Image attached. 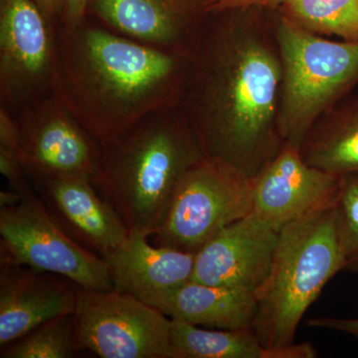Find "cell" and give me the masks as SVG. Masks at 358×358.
<instances>
[{
	"label": "cell",
	"mask_w": 358,
	"mask_h": 358,
	"mask_svg": "<svg viewBox=\"0 0 358 358\" xmlns=\"http://www.w3.org/2000/svg\"><path fill=\"white\" fill-rule=\"evenodd\" d=\"M341 183V178L310 166L300 148L284 141L274 159L252 178L253 211L280 231L336 201Z\"/></svg>",
	"instance_id": "cell-13"
},
{
	"label": "cell",
	"mask_w": 358,
	"mask_h": 358,
	"mask_svg": "<svg viewBox=\"0 0 358 358\" xmlns=\"http://www.w3.org/2000/svg\"><path fill=\"white\" fill-rule=\"evenodd\" d=\"M77 352L74 315L47 320L1 346V358H70Z\"/></svg>",
	"instance_id": "cell-21"
},
{
	"label": "cell",
	"mask_w": 358,
	"mask_h": 358,
	"mask_svg": "<svg viewBox=\"0 0 358 358\" xmlns=\"http://www.w3.org/2000/svg\"><path fill=\"white\" fill-rule=\"evenodd\" d=\"M21 138V160L32 186L66 178L92 180L101 145L53 95L14 115Z\"/></svg>",
	"instance_id": "cell-10"
},
{
	"label": "cell",
	"mask_w": 358,
	"mask_h": 358,
	"mask_svg": "<svg viewBox=\"0 0 358 358\" xmlns=\"http://www.w3.org/2000/svg\"><path fill=\"white\" fill-rule=\"evenodd\" d=\"M279 231L253 210L195 254L190 281L255 293L267 279Z\"/></svg>",
	"instance_id": "cell-12"
},
{
	"label": "cell",
	"mask_w": 358,
	"mask_h": 358,
	"mask_svg": "<svg viewBox=\"0 0 358 358\" xmlns=\"http://www.w3.org/2000/svg\"><path fill=\"white\" fill-rule=\"evenodd\" d=\"M307 326L313 329H327L348 334L358 339V317L341 319V317H317L308 320Z\"/></svg>",
	"instance_id": "cell-24"
},
{
	"label": "cell",
	"mask_w": 358,
	"mask_h": 358,
	"mask_svg": "<svg viewBox=\"0 0 358 358\" xmlns=\"http://www.w3.org/2000/svg\"><path fill=\"white\" fill-rule=\"evenodd\" d=\"M215 0H91L88 14L105 27L176 55L192 50Z\"/></svg>",
	"instance_id": "cell-11"
},
{
	"label": "cell",
	"mask_w": 358,
	"mask_h": 358,
	"mask_svg": "<svg viewBox=\"0 0 358 358\" xmlns=\"http://www.w3.org/2000/svg\"><path fill=\"white\" fill-rule=\"evenodd\" d=\"M341 271L336 200L285 225L267 279L254 293L251 329L261 343L268 348L293 345L303 315Z\"/></svg>",
	"instance_id": "cell-4"
},
{
	"label": "cell",
	"mask_w": 358,
	"mask_h": 358,
	"mask_svg": "<svg viewBox=\"0 0 358 358\" xmlns=\"http://www.w3.org/2000/svg\"><path fill=\"white\" fill-rule=\"evenodd\" d=\"M159 310L207 329H251L257 300L251 292L188 281L167 296Z\"/></svg>",
	"instance_id": "cell-17"
},
{
	"label": "cell",
	"mask_w": 358,
	"mask_h": 358,
	"mask_svg": "<svg viewBox=\"0 0 358 358\" xmlns=\"http://www.w3.org/2000/svg\"><path fill=\"white\" fill-rule=\"evenodd\" d=\"M282 61L279 131L300 148L315 121L358 86V41L320 36L272 10Z\"/></svg>",
	"instance_id": "cell-5"
},
{
	"label": "cell",
	"mask_w": 358,
	"mask_h": 358,
	"mask_svg": "<svg viewBox=\"0 0 358 358\" xmlns=\"http://www.w3.org/2000/svg\"><path fill=\"white\" fill-rule=\"evenodd\" d=\"M23 196L20 192H14V190H1L0 192V208H6V207L15 206L20 203Z\"/></svg>",
	"instance_id": "cell-27"
},
{
	"label": "cell",
	"mask_w": 358,
	"mask_h": 358,
	"mask_svg": "<svg viewBox=\"0 0 358 358\" xmlns=\"http://www.w3.org/2000/svg\"><path fill=\"white\" fill-rule=\"evenodd\" d=\"M173 358H271L252 329L200 327L171 319Z\"/></svg>",
	"instance_id": "cell-19"
},
{
	"label": "cell",
	"mask_w": 358,
	"mask_h": 358,
	"mask_svg": "<svg viewBox=\"0 0 358 358\" xmlns=\"http://www.w3.org/2000/svg\"><path fill=\"white\" fill-rule=\"evenodd\" d=\"M282 61L272 10H213L187 55L178 110L206 159L250 179L284 141Z\"/></svg>",
	"instance_id": "cell-1"
},
{
	"label": "cell",
	"mask_w": 358,
	"mask_h": 358,
	"mask_svg": "<svg viewBox=\"0 0 358 358\" xmlns=\"http://www.w3.org/2000/svg\"><path fill=\"white\" fill-rule=\"evenodd\" d=\"M78 288L62 275L0 262V346L47 320L74 315Z\"/></svg>",
	"instance_id": "cell-14"
},
{
	"label": "cell",
	"mask_w": 358,
	"mask_h": 358,
	"mask_svg": "<svg viewBox=\"0 0 358 358\" xmlns=\"http://www.w3.org/2000/svg\"><path fill=\"white\" fill-rule=\"evenodd\" d=\"M277 10L307 31L358 41V0H286Z\"/></svg>",
	"instance_id": "cell-20"
},
{
	"label": "cell",
	"mask_w": 358,
	"mask_h": 358,
	"mask_svg": "<svg viewBox=\"0 0 358 358\" xmlns=\"http://www.w3.org/2000/svg\"><path fill=\"white\" fill-rule=\"evenodd\" d=\"M0 262L62 275L84 289H113L105 260L54 222L35 189L15 206L0 208Z\"/></svg>",
	"instance_id": "cell-7"
},
{
	"label": "cell",
	"mask_w": 358,
	"mask_h": 358,
	"mask_svg": "<svg viewBox=\"0 0 358 358\" xmlns=\"http://www.w3.org/2000/svg\"><path fill=\"white\" fill-rule=\"evenodd\" d=\"M252 210V179L229 164L204 157L181 179L155 242L196 254Z\"/></svg>",
	"instance_id": "cell-6"
},
{
	"label": "cell",
	"mask_w": 358,
	"mask_h": 358,
	"mask_svg": "<svg viewBox=\"0 0 358 358\" xmlns=\"http://www.w3.org/2000/svg\"><path fill=\"white\" fill-rule=\"evenodd\" d=\"M336 220L343 271L358 272V174L341 178Z\"/></svg>",
	"instance_id": "cell-22"
},
{
	"label": "cell",
	"mask_w": 358,
	"mask_h": 358,
	"mask_svg": "<svg viewBox=\"0 0 358 358\" xmlns=\"http://www.w3.org/2000/svg\"><path fill=\"white\" fill-rule=\"evenodd\" d=\"M53 96L100 145L141 120L178 107L187 56L122 36L87 15L55 27Z\"/></svg>",
	"instance_id": "cell-2"
},
{
	"label": "cell",
	"mask_w": 358,
	"mask_h": 358,
	"mask_svg": "<svg viewBox=\"0 0 358 358\" xmlns=\"http://www.w3.org/2000/svg\"><path fill=\"white\" fill-rule=\"evenodd\" d=\"M148 237L129 233L126 242L103 259L114 291L131 294L159 310L169 294L192 279L195 254L173 247H154Z\"/></svg>",
	"instance_id": "cell-16"
},
{
	"label": "cell",
	"mask_w": 358,
	"mask_h": 358,
	"mask_svg": "<svg viewBox=\"0 0 358 358\" xmlns=\"http://www.w3.org/2000/svg\"><path fill=\"white\" fill-rule=\"evenodd\" d=\"M55 44L33 0H0V107L16 115L53 95Z\"/></svg>",
	"instance_id": "cell-9"
},
{
	"label": "cell",
	"mask_w": 358,
	"mask_h": 358,
	"mask_svg": "<svg viewBox=\"0 0 358 358\" xmlns=\"http://www.w3.org/2000/svg\"><path fill=\"white\" fill-rule=\"evenodd\" d=\"M204 159L178 108L148 115L101 145L91 182L129 233L152 236L164 222L185 173Z\"/></svg>",
	"instance_id": "cell-3"
},
{
	"label": "cell",
	"mask_w": 358,
	"mask_h": 358,
	"mask_svg": "<svg viewBox=\"0 0 358 358\" xmlns=\"http://www.w3.org/2000/svg\"><path fill=\"white\" fill-rule=\"evenodd\" d=\"M33 188L54 222L92 253L103 258L128 239V228L90 179H52Z\"/></svg>",
	"instance_id": "cell-15"
},
{
	"label": "cell",
	"mask_w": 358,
	"mask_h": 358,
	"mask_svg": "<svg viewBox=\"0 0 358 358\" xmlns=\"http://www.w3.org/2000/svg\"><path fill=\"white\" fill-rule=\"evenodd\" d=\"M77 350L102 358H173L171 319L131 294L78 288Z\"/></svg>",
	"instance_id": "cell-8"
},
{
	"label": "cell",
	"mask_w": 358,
	"mask_h": 358,
	"mask_svg": "<svg viewBox=\"0 0 358 358\" xmlns=\"http://www.w3.org/2000/svg\"><path fill=\"white\" fill-rule=\"evenodd\" d=\"M308 164L338 178L358 174V92L327 110L300 145Z\"/></svg>",
	"instance_id": "cell-18"
},
{
	"label": "cell",
	"mask_w": 358,
	"mask_h": 358,
	"mask_svg": "<svg viewBox=\"0 0 358 358\" xmlns=\"http://www.w3.org/2000/svg\"><path fill=\"white\" fill-rule=\"evenodd\" d=\"M285 1L286 0H215L212 11L247 8L277 10Z\"/></svg>",
	"instance_id": "cell-25"
},
{
	"label": "cell",
	"mask_w": 358,
	"mask_h": 358,
	"mask_svg": "<svg viewBox=\"0 0 358 358\" xmlns=\"http://www.w3.org/2000/svg\"><path fill=\"white\" fill-rule=\"evenodd\" d=\"M90 3L91 0H65L58 27L65 31L77 28L87 17Z\"/></svg>",
	"instance_id": "cell-23"
},
{
	"label": "cell",
	"mask_w": 358,
	"mask_h": 358,
	"mask_svg": "<svg viewBox=\"0 0 358 358\" xmlns=\"http://www.w3.org/2000/svg\"><path fill=\"white\" fill-rule=\"evenodd\" d=\"M43 13L45 18L53 27L59 24L61 14L64 8L65 0H33Z\"/></svg>",
	"instance_id": "cell-26"
}]
</instances>
